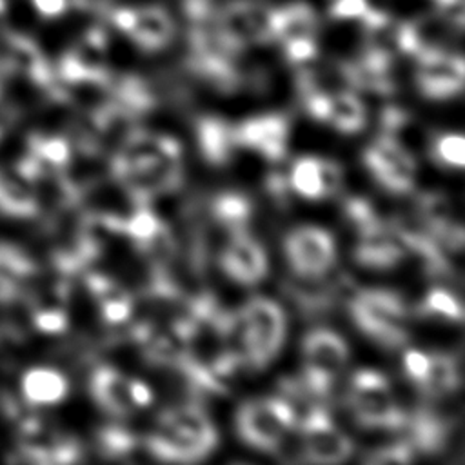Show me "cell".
Instances as JSON below:
<instances>
[{
	"label": "cell",
	"instance_id": "cell-35",
	"mask_svg": "<svg viewBox=\"0 0 465 465\" xmlns=\"http://www.w3.org/2000/svg\"><path fill=\"white\" fill-rule=\"evenodd\" d=\"M331 11L340 18H363L369 9L365 0H332Z\"/></svg>",
	"mask_w": 465,
	"mask_h": 465
},
{
	"label": "cell",
	"instance_id": "cell-32",
	"mask_svg": "<svg viewBox=\"0 0 465 465\" xmlns=\"http://www.w3.org/2000/svg\"><path fill=\"white\" fill-rule=\"evenodd\" d=\"M320 167H322L323 193H325V198H327V196H332L334 193H338V189L341 187L343 171L336 162L327 160V158H320Z\"/></svg>",
	"mask_w": 465,
	"mask_h": 465
},
{
	"label": "cell",
	"instance_id": "cell-2",
	"mask_svg": "<svg viewBox=\"0 0 465 465\" xmlns=\"http://www.w3.org/2000/svg\"><path fill=\"white\" fill-rule=\"evenodd\" d=\"M358 329L387 349L403 347L409 340L407 307L403 300L385 289L358 291L349 303Z\"/></svg>",
	"mask_w": 465,
	"mask_h": 465
},
{
	"label": "cell",
	"instance_id": "cell-3",
	"mask_svg": "<svg viewBox=\"0 0 465 465\" xmlns=\"http://www.w3.org/2000/svg\"><path fill=\"white\" fill-rule=\"evenodd\" d=\"M349 407L361 427L400 429L407 421V414L398 407L387 378L376 371H358L351 378Z\"/></svg>",
	"mask_w": 465,
	"mask_h": 465
},
{
	"label": "cell",
	"instance_id": "cell-27",
	"mask_svg": "<svg viewBox=\"0 0 465 465\" xmlns=\"http://www.w3.org/2000/svg\"><path fill=\"white\" fill-rule=\"evenodd\" d=\"M162 225H163V222L160 218H156V214L151 211L149 203L134 205V211L131 213V216L124 218V234L129 236L136 245V243L151 238Z\"/></svg>",
	"mask_w": 465,
	"mask_h": 465
},
{
	"label": "cell",
	"instance_id": "cell-17",
	"mask_svg": "<svg viewBox=\"0 0 465 465\" xmlns=\"http://www.w3.org/2000/svg\"><path fill=\"white\" fill-rule=\"evenodd\" d=\"M91 389L100 407L113 416L124 418L133 412L134 401L131 396V380L114 367H98L93 374Z\"/></svg>",
	"mask_w": 465,
	"mask_h": 465
},
{
	"label": "cell",
	"instance_id": "cell-5",
	"mask_svg": "<svg viewBox=\"0 0 465 465\" xmlns=\"http://www.w3.org/2000/svg\"><path fill=\"white\" fill-rule=\"evenodd\" d=\"M303 387L318 400L329 396L336 378L347 365L349 349L341 336L329 329H316L303 340Z\"/></svg>",
	"mask_w": 465,
	"mask_h": 465
},
{
	"label": "cell",
	"instance_id": "cell-26",
	"mask_svg": "<svg viewBox=\"0 0 465 465\" xmlns=\"http://www.w3.org/2000/svg\"><path fill=\"white\" fill-rule=\"evenodd\" d=\"M430 156L434 162L447 167H463L465 162V140L458 133H445L432 140Z\"/></svg>",
	"mask_w": 465,
	"mask_h": 465
},
{
	"label": "cell",
	"instance_id": "cell-12",
	"mask_svg": "<svg viewBox=\"0 0 465 465\" xmlns=\"http://www.w3.org/2000/svg\"><path fill=\"white\" fill-rule=\"evenodd\" d=\"M307 113L320 122H327L343 134H352L365 125V109L352 91L334 94H311L303 98Z\"/></svg>",
	"mask_w": 465,
	"mask_h": 465
},
{
	"label": "cell",
	"instance_id": "cell-1",
	"mask_svg": "<svg viewBox=\"0 0 465 465\" xmlns=\"http://www.w3.org/2000/svg\"><path fill=\"white\" fill-rule=\"evenodd\" d=\"M218 443L214 425L203 409L185 403L167 409L145 438V447L163 461H198Z\"/></svg>",
	"mask_w": 465,
	"mask_h": 465
},
{
	"label": "cell",
	"instance_id": "cell-38",
	"mask_svg": "<svg viewBox=\"0 0 465 465\" xmlns=\"http://www.w3.org/2000/svg\"><path fill=\"white\" fill-rule=\"evenodd\" d=\"M131 396L134 407H147L153 400V391L140 380H131Z\"/></svg>",
	"mask_w": 465,
	"mask_h": 465
},
{
	"label": "cell",
	"instance_id": "cell-30",
	"mask_svg": "<svg viewBox=\"0 0 465 465\" xmlns=\"http://www.w3.org/2000/svg\"><path fill=\"white\" fill-rule=\"evenodd\" d=\"M412 452H414V449L405 440V441H396L392 445L376 449L363 460L367 463H407L412 460Z\"/></svg>",
	"mask_w": 465,
	"mask_h": 465
},
{
	"label": "cell",
	"instance_id": "cell-15",
	"mask_svg": "<svg viewBox=\"0 0 465 465\" xmlns=\"http://www.w3.org/2000/svg\"><path fill=\"white\" fill-rule=\"evenodd\" d=\"M223 271L243 285L258 283L267 272V256L262 245L247 232H231L222 252Z\"/></svg>",
	"mask_w": 465,
	"mask_h": 465
},
{
	"label": "cell",
	"instance_id": "cell-7",
	"mask_svg": "<svg viewBox=\"0 0 465 465\" xmlns=\"http://www.w3.org/2000/svg\"><path fill=\"white\" fill-rule=\"evenodd\" d=\"M283 249L294 276H325L336 260L334 238L325 229L312 225L291 231L283 242Z\"/></svg>",
	"mask_w": 465,
	"mask_h": 465
},
{
	"label": "cell",
	"instance_id": "cell-20",
	"mask_svg": "<svg viewBox=\"0 0 465 465\" xmlns=\"http://www.w3.org/2000/svg\"><path fill=\"white\" fill-rule=\"evenodd\" d=\"M460 381H461L460 360L452 358L450 354L434 352V354H429L427 371L420 380V383L416 385L425 396L438 400L456 392L460 387Z\"/></svg>",
	"mask_w": 465,
	"mask_h": 465
},
{
	"label": "cell",
	"instance_id": "cell-21",
	"mask_svg": "<svg viewBox=\"0 0 465 465\" xmlns=\"http://www.w3.org/2000/svg\"><path fill=\"white\" fill-rule=\"evenodd\" d=\"M113 104L133 114L134 118L151 111L156 104V98L151 87L138 76H120L111 85Z\"/></svg>",
	"mask_w": 465,
	"mask_h": 465
},
{
	"label": "cell",
	"instance_id": "cell-34",
	"mask_svg": "<svg viewBox=\"0 0 465 465\" xmlns=\"http://www.w3.org/2000/svg\"><path fill=\"white\" fill-rule=\"evenodd\" d=\"M427 365H429V354L416 349H409L403 352V369L414 383H420V380L427 371Z\"/></svg>",
	"mask_w": 465,
	"mask_h": 465
},
{
	"label": "cell",
	"instance_id": "cell-14",
	"mask_svg": "<svg viewBox=\"0 0 465 465\" xmlns=\"http://www.w3.org/2000/svg\"><path fill=\"white\" fill-rule=\"evenodd\" d=\"M416 78L420 91L429 98L443 100L454 96L463 87V60L443 51L423 54L420 56Z\"/></svg>",
	"mask_w": 465,
	"mask_h": 465
},
{
	"label": "cell",
	"instance_id": "cell-6",
	"mask_svg": "<svg viewBox=\"0 0 465 465\" xmlns=\"http://www.w3.org/2000/svg\"><path fill=\"white\" fill-rule=\"evenodd\" d=\"M303 445V460L314 463H340L352 452V441L331 421L329 411L314 403L296 421Z\"/></svg>",
	"mask_w": 465,
	"mask_h": 465
},
{
	"label": "cell",
	"instance_id": "cell-36",
	"mask_svg": "<svg viewBox=\"0 0 465 465\" xmlns=\"http://www.w3.org/2000/svg\"><path fill=\"white\" fill-rule=\"evenodd\" d=\"M438 9L449 24L461 27V24H463V2L461 0H438Z\"/></svg>",
	"mask_w": 465,
	"mask_h": 465
},
{
	"label": "cell",
	"instance_id": "cell-4",
	"mask_svg": "<svg viewBox=\"0 0 465 465\" xmlns=\"http://www.w3.org/2000/svg\"><path fill=\"white\" fill-rule=\"evenodd\" d=\"M296 425V414L285 398L252 400L242 405L236 414L240 438L265 452H272L283 434Z\"/></svg>",
	"mask_w": 465,
	"mask_h": 465
},
{
	"label": "cell",
	"instance_id": "cell-10",
	"mask_svg": "<svg viewBox=\"0 0 465 465\" xmlns=\"http://www.w3.org/2000/svg\"><path fill=\"white\" fill-rule=\"evenodd\" d=\"M232 129L238 147L254 149L269 162L283 160L289 140V120L285 114L269 113L252 116Z\"/></svg>",
	"mask_w": 465,
	"mask_h": 465
},
{
	"label": "cell",
	"instance_id": "cell-39",
	"mask_svg": "<svg viewBox=\"0 0 465 465\" xmlns=\"http://www.w3.org/2000/svg\"><path fill=\"white\" fill-rule=\"evenodd\" d=\"M38 9L45 15H60L65 7V0H35Z\"/></svg>",
	"mask_w": 465,
	"mask_h": 465
},
{
	"label": "cell",
	"instance_id": "cell-33",
	"mask_svg": "<svg viewBox=\"0 0 465 465\" xmlns=\"http://www.w3.org/2000/svg\"><path fill=\"white\" fill-rule=\"evenodd\" d=\"M285 47V54L289 60L292 62H309L314 58L316 54V45L312 38H294V40H287L283 42Z\"/></svg>",
	"mask_w": 465,
	"mask_h": 465
},
{
	"label": "cell",
	"instance_id": "cell-23",
	"mask_svg": "<svg viewBox=\"0 0 465 465\" xmlns=\"http://www.w3.org/2000/svg\"><path fill=\"white\" fill-rule=\"evenodd\" d=\"M24 394L38 405H51L67 394V380L53 369H33L24 378Z\"/></svg>",
	"mask_w": 465,
	"mask_h": 465
},
{
	"label": "cell",
	"instance_id": "cell-11",
	"mask_svg": "<svg viewBox=\"0 0 465 465\" xmlns=\"http://www.w3.org/2000/svg\"><path fill=\"white\" fill-rule=\"evenodd\" d=\"M405 254L407 251L396 225L376 220L358 231V243L354 247L358 263L372 269H389L400 263Z\"/></svg>",
	"mask_w": 465,
	"mask_h": 465
},
{
	"label": "cell",
	"instance_id": "cell-37",
	"mask_svg": "<svg viewBox=\"0 0 465 465\" xmlns=\"http://www.w3.org/2000/svg\"><path fill=\"white\" fill-rule=\"evenodd\" d=\"M38 325L44 329V331H49V332H58L65 327V316L62 311L58 309H53V311H47V312H42L38 316Z\"/></svg>",
	"mask_w": 465,
	"mask_h": 465
},
{
	"label": "cell",
	"instance_id": "cell-16",
	"mask_svg": "<svg viewBox=\"0 0 465 465\" xmlns=\"http://www.w3.org/2000/svg\"><path fill=\"white\" fill-rule=\"evenodd\" d=\"M116 25L129 33L140 45L147 49L162 47L173 35V22L160 7L120 9L114 15Z\"/></svg>",
	"mask_w": 465,
	"mask_h": 465
},
{
	"label": "cell",
	"instance_id": "cell-29",
	"mask_svg": "<svg viewBox=\"0 0 465 465\" xmlns=\"http://www.w3.org/2000/svg\"><path fill=\"white\" fill-rule=\"evenodd\" d=\"M98 443H100V450L105 456L122 458V456H127L134 450L136 438L129 430H125L124 427L111 425V427H105L104 430H100Z\"/></svg>",
	"mask_w": 465,
	"mask_h": 465
},
{
	"label": "cell",
	"instance_id": "cell-9",
	"mask_svg": "<svg viewBox=\"0 0 465 465\" xmlns=\"http://www.w3.org/2000/svg\"><path fill=\"white\" fill-rule=\"evenodd\" d=\"M252 343L254 369L265 367L280 351L285 338V314L282 307L263 296H256L242 309Z\"/></svg>",
	"mask_w": 465,
	"mask_h": 465
},
{
	"label": "cell",
	"instance_id": "cell-8",
	"mask_svg": "<svg viewBox=\"0 0 465 465\" xmlns=\"http://www.w3.org/2000/svg\"><path fill=\"white\" fill-rule=\"evenodd\" d=\"M363 156L365 165L381 187L392 193H407L412 189L416 162L400 140L383 134L367 147Z\"/></svg>",
	"mask_w": 465,
	"mask_h": 465
},
{
	"label": "cell",
	"instance_id": "cell-25",
	"mask_svg": "<svg viewBox=\"0 0 465 465\" xmlns=\"http://www.w3.org/2000/svg\"><path fill=\"white\" fill-rule=\"evenodd\" d=\"M289 185L292 187L294 193H298L303 198H311V200L325 198L320 158H314V156L298 158L292 163V169L289 174Z\"/></svg>",
	"mask_w": 465,
	"mask_h": 465
},
{
	"label": "cell",
	"instance_id": "cell-28",
	"mask_svg": "<svg viewBox=\"0 0 465 465\" xmlns=\"http://www.w3.org/2000/svg\"><path fill=\"white\" fill-rule=\"evenodd\" d=\"M420 312H423L425 316H441L449 322H461L463 320V309H461V302L449 291L445 289H432L421 307Z\"/></svg>",
	"mask_w": 465,
	"mask_h": 465
},
{
	"label": "cell",
	"instance_id": "cell-22",
	"mask_svg": "<svg viewBox=\"0 0 465 465\" xmlns=\"http://www.w3.org/2000/svg\"><path fill=\"white\" fill-rule=\"evenodd\" d=\"M211 214L229 234L247 231L252 202L243 193H222L211 202Z\"/></svg>",
	"mask_w": 465,
	"mask_h": 465
},
{
	"label": "cell",
	"instance_id": "cell-31",
	"mask_svg": "<svg viewBox=\"0 0 465 465\" xmlns=\"http://www.w3.org/2000/svg\"><path fill=\"white\" fill-rule=\"evenodd\" d=\"M345 216L351 220V223L360 231L376 220H380L372 209V205L363 198H351L345 202Z\"/></svg>",
	"mask_w": 465,
	"mask_h": 465
},
{
	"label": "cell",
	"instance_id": "cell-13",
	"mask_svg": "<svg viewBox=\"0 0 465 465\" xmlns=\"http://www.w3.org/2000/svg\"><path fill=\"white\" fill-rule=\"evenodd\" d=\"M223 36L236 47L247 42H260L274 36L272 11L256 4H232L218 18Z\"/></svg>",
	"mask_w": 465,
	"mask_h": 465
},
{
	"label": "cell",
	"instance_id": "cell-19",
	"mask_svg": "<svg viewBox=\"0 0 465 465\" xmlns=\"http://www.w3.org/2000/svg\"><path fill=\"white\" fill-rule=\"evenodd\" d=\"M91 292L96 296L100 303L102 318L107 323H125L133 318V296L131 292L122 287L116 280L104 276V274H91L87 280Z\"/></svg>",
	"mask_w": 465,
	"mask_h": 465
},
{
	"label": "cell",
	"instance_id": "cell-24",
	"mask_svg": "<svg viewBox=\"0 0 465 465\" xmlns=\"http://www.w3.org/2000/svg\"><path fill=\"white\" fill-rule=\"evenodd\" d=\"M314 31L316 18L307 5H289L272 13V33L282 42L294 38H312Z\"/></svg>",
	"mask_w": 465,
	"mask_h": 465
},
{
	"label": "cell",
	"instance_id": "cell-18",
	"mask_svg": "<svg viewBox=\"0 0 465 465\" xmlns=\"http://www.w3.org/2000/svg\"><path fill=\"white\" fill-rule=\"evenodd\" d=\"M196 140L202 156L211 165H225L238 147L232 125L218 116H202L196 122Z\"/></svg>",
	"mask_w": 465,
	"mask_h": 465
}]
</instances>
